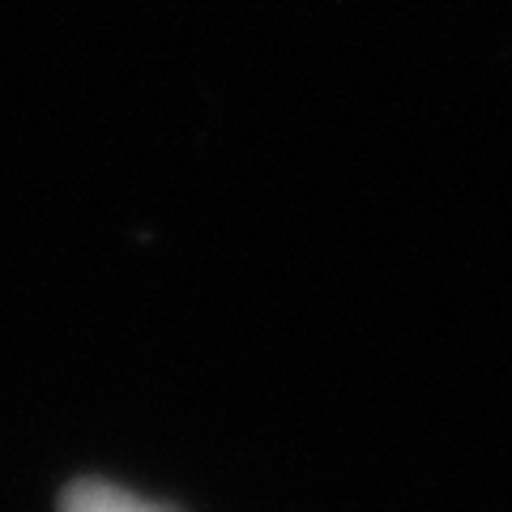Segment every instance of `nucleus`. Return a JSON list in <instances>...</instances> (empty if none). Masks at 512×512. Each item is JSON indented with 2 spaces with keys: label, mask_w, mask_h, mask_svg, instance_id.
I'll return each instance as SVG.
<instances>
[{
  "label": "nucleus",
  "mask_w": 512,
  "mask_h": 512,
  "mask_svg": "<svg viewBox=\"0 0 512 512\" xmlns=\"http://www.w3.org/2000/svg\"><path fill=\"white\" fill-rule=\"evenodd\" d=\"M60 512H175L167 504H154L137 491H124L116 483H73L64 491Z\"/></svg>",
  "instance_id": "nucleus-1"
}]
</instances>
